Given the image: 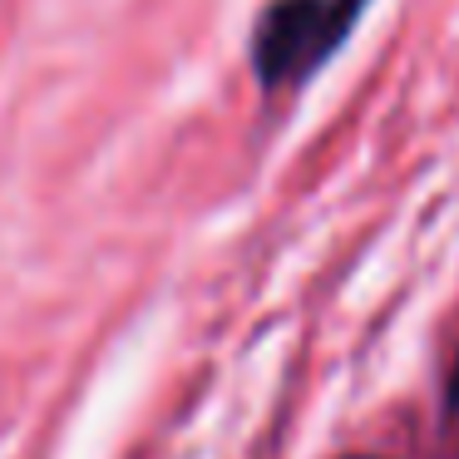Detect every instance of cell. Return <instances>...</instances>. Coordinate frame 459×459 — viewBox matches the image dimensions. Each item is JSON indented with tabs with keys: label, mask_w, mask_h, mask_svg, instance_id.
<instances>
[{
	"label": "cell",
	"mask_w": 459,
	"mask_h": 459,
	"mask_svg": "<svg viewBox=\"0 0 459 459\" xmlns=\"http://www.w3.org/2000/svg\"><path fill=\"white\" fill-rule=\"evenodd\" d=\"M455 405H459V366H455Z\"/></svg>",
	"instance_id": "7a4b0ae2"
},
{
	"label": "cell",
	"mask_w": 459,
	"mask_h": 459,
	"mask_svg": "<svg viewBox=\"0 0 459 459\" xmlns=\"http://www.w3.org/2000/svg\"><path fill=\"white\" fill-rule=\"evenodd\" d=\"M366 0H272L252 30V70L267 90L297 84L341 45Z\"/></svg>",
	"instance_id": "6da1fadb"
},
{
	"label": "cell",
	"mask_w": 459,
	"mask_h": 459,
	"mask_svg": "<svg viewBox=\"0 0 459 459\" xmlns=\"http://www.w3.org/2000/svg\"><path fill=\"white\" fill-rule=\"evenodd\" d=\"M356 459H366V455H356Z\"/></svg>",
	"instance_id": "3957f363"
}]
</instances>
